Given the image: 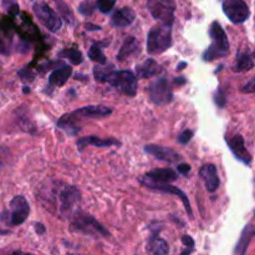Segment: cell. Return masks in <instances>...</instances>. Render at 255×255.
I'll list each match as a JSON object with an SVG mask.
<instances>
[{"mask_svg": "<svg viewBox=\"0 0 255 255\" xmlns=\"http://www.w3.org/2000/svg\"><path fill=\"white\" fill-rule=\"evenodd\" d=\"M37 198L41 199L45 204H49L50 211L59 214L62 218L74 216L77 204L81 201V196L76 187L61 182L45 186Z\"/></svg>", "mask_w": 255, "mask_h": 255, "instance_id": "obj_1", "label": "cell"}, {"mask_svg": "<svg viewBox=\"0 0 255 255\" xmlns=\"http://www.w3.org/2000/svg\"><path fill=\"white\" fill-rule=\"evenodd\" d=\"M95 80L99 82H107L119 90L120 92L125 94L126 96L133 97L137 94V79L134 74L128 70H121L115 71L112 66H95L94 67Z\"/></svg>", "mask_w": 255, "mask_h": 255, "instance_id": "obj_2", "label": "cell"}, {"mask_svg": "<svg viewBox=\"0 0 255 255\" xmlns=\"http://www.w3.org/2000/svg\"><path fill=\"white\" fill-rule=\"evenodd\" d=\"M112 114V109L102 105H91V106H85L82 109L75 110L70 114L64 115L61 119L57 121V126L64 129L70 136H75L80 132V127L76 122L82 119H102L107 117Z\"/></svg>", "mask_w": 255, "mask_h": 255, "instance_id": "obj_3", "label": "cell"}, {"mask_svg": "<svg viewBox=\"0 0 255 255\" xmlns=\"http://www.w3.org/2000/svg\"><path fill=\"white\" fill-rule=\"evenodd\" d=\"M209 36H211V46L204 51V61H214L217 59L227 56L229 54V40L226 31L218 21L212 22L209 27Z\"/></svg>", "mask_w": 255, "mask_h": 255, "instance_id": "obj_4", "label": "cell"}, {"mask_svg": "<svg viewBox=\"0 0 255 255\" xmlns=\"http://www.w3.org/2000/svg\"><path fill=\"white\" fill-rule=\"evenodd\" d=\"M172 25L161 22L152 27L147 35V51L151 55L162 54L172 46Z\"/></svg>", "mask_w": 255, "mask_h": 255, "instance_id": "obj_5", "label": "cell"}, {"mask_svg": "<svg viewBox=\"0 0 255 255\" xmlns=\"http://www.w3.org/2000/svg\"><path fill=\"white\" fill-rule=\"evenodd\" d=\"M71 229L86 236L110 237L109 231L105 229L101 223L84 212H75L74 216L71 217Z\"/></svg>", "mask_w": 255, "mask_h": 255, "instance_id": "obj_6", "label": "cell"}, {"mask_svg": "<svg viewBox=\"0 0 255 255\" xmlns=\"http://www.w3.org/2000/svg\"><path fill=\"white\" fill-rule=\"evenodd\" d=\"M32 10H34L35 16L39 19V21L46 27L49 31L56 32L61 29V17L46 4V2H35L34 6H32Z\"/></svg>", "mask_w": 255, "mask_h": 255, "instance_id": "obj_7", "label": "cell"}, {"mask_svg": "<svg viewBox=\"0 0 255 255\" xmlns=\"http://www.w3.org/2000/svg\"><path fill=\"white\" fill-rule=\"evenodd\" d=\"M149 100L157 106H164L173 99L171 85L166 77H157L148 87Z\"/></svg>", "mask_w": 255, "mask_h": 255, "instance_id": "obj_8", "label": "cell"}, {"mask_svg": "<svg viewBox=\"0 0 255 255\" xmlns=\"http://www.w3.org/2000/svg\"><path fill=\"white\" fill-rule=\"evenodd\" d=\"M152 16L158 21L167 25H173L176 4L172 0H153L149 4Z\"/></svg>", "mask_w": 255, "mask_h": 255, "instance_id": "obj_9", "label": "cell"}, {"mask_svg": "<svg viewBox=\"0 0 255 255\" xmlns=\"http://www.w3.org/2000/svg\"><path fill=\"white\" fill-rule=\"evenodd\" d=\"M223 11L233 24H243L251 16V10L244 0H226Z\"/></svg>", "mask_w": 255, "mask_h": 255, "instance_id": "obj_10", "label": "cell"}, {"mask_svg": "<svg viewBox=\"0 0 255 255\" xmlns=\"http://www.w3.org/2000/svg\"><path fill=\"white\" fill-rule=\"evenodd\" d=\"M30 213L29 202L24 196H15L10 201V214L6 219L10 226H20L27 219Z\"/></svg>", "mask_w": 255, "mask_h": 255, "instance_id": "obj_11", "label": "cell"}, {"mask_svg": "<svg viewBox=\"0 0 255 255\" xmlns=\"http://www.w3.org/2000/svg\"><path fill=\"white\" fill-rule=\"evenodd\" d=\"M139 182H141L144 187H147V188L149 189H153V191H158V192H163V193H169V194H174V196H178L179 198L182 199V202H183L184 209H186L189 218H193V212H192L191 203H189L188 197L186 196V193H184L183 191H181V189L177 188V187L171 186V183H157V182H152L149 181V179L144 178V177L139 179Z\"/></svg>", "mask_w": 255, "mask_h": 255, "instance_id": "obj_12", "label": "cell"}, {"mask_svg": "<svg viewBox=\"0 0 255 255\" xmlns=\"http://www.w3.org/2000/svg\"><path fill=\"white\" fill-rule=\"evenodd\" d=\"M144 151L153 156L154 158L159 159V161L167 162V163H177L181 161V154L177 153L174 149L168 148V147L158 146V144H147L144 147Z\"/></svg>", "mask_w": 255, "mask_h": 255, "instance_id": "obj_13", "label": "cell"}, {"mask_svg": "<svg viewBox=\"0 0 255 255\" xmlns=\"http://www.w3.org/2000/svg\"><path fill=\"white\" fill-rule=\"evenodd\" d=\"M227 143L228 147L231 148V151L233 152L234 156L239 159L241 162L246 164L252 163V156L248 152V149L246 148V144H244V138L241 134H236L232 138H227Z\"/></svg>", "mask_w": 255, "mask_h": 255, "instance_id": "obj_14", "label": "cell"}, {"mask_svg": "<svg viewBox=\"0 0 255 255\" xmlns=\"http://www.w3.org/2000/svg\"><path fill=\"white\" fill-rule=\"evenodd\" d=\"M199 176L204 181V184H206V188L208 192L213 193V192H216L219 188L221 179L218 177L217 167L213 163L204 164L201 168V171H199Z\"/></svg>", "mask_w": 255, "mask_h": 255, "instance_id": "obj_15", "label": "cell"}, {"mask_svg": "<svg viewBox=\"0 0 255 255\" xmlns=\"http://www.w3.org/2000/svg\"><path fill=\"white\" fill-rule=\"evenodd\" d=\"M136 19V12L128 6L116 10L111 16V25L115 27H126L131 25Z\"/></svg>", "mask_w": 255, "mask_h": 255, "instance_id": "obj_16", "label": "cell"}, {"mask_svg": "<svg viewBox=\"0 0 255 255\" xmlns=\"http://www.w3.org/2000/svg\"><path fill=\"white\" fill-rule=\"evenodd\" d=\"M95 147H111V146H120L121 142L116 138H99L97 136H89V137H82V138L77 139V149L80 152L85 148L86 146Z\"/></svg>", "mask_w": 255, "mask_h": 255, "instance_id": "obj_17", "label": "cell"}, {"mask_svg": "<svg viewBox=\"0 0 255 255\" xmlns=\"http://www.w3.org/2000/svg\"><path fill=\"white\" fill-rule=\"evenodd\" d=\"M144 178L152 182H157V183H171V182L177 181L178 177H177L176 172L172 171L171 168H159L146 173Z\"/></svg>", "mask_w": 255, "mask_h": 255, "instance_id": "obj_18", "label": "cell"}, {"mask_svg": "<svg viewBox=\"0 0 255 255\" xmlns=\"http://www.w3.org/2000/svg\"><path fill=\"white\" fill-rule=\"evenodd\" d=\"M72 74V67L70 65H61L60 69L54 70L49 76V85L52 87H61L66 84Z\"/></svg>", "mask_w": 255, "mask_h": 255, "instance_id": "obj_19", "label": "cell"}, {"mask_svg": "<svg viewBox=\"0 0 255 255\" xmlns=\"http://www.w3.org/2000/svg\"><path fill=\"white\" fill-rule=\"evenodd\" d=\"M136 72L139 79H148L152 76H158L162 72V67L154 59H147L136 67Z\"/></svg>", "mask_w": 255, "mask_h": 255, "instance_id": "obj_20", "label": "cell"}, {"mask_svg": "<svg viewBox=\"0 0 255 255\" xmlns=\"http://www.w3.org/2000/svg\"><path fill=\"white\" fill-rule=\"evenodd\" d=\"M137 52H139L138 40L133 36H128L125 39L124 44H122L121 49H120L119 54H117V60H119V61H125V60L133 56Z\"/></svg>", "mask_w": 255, "mask_h": 255, "instance_id": "obj_21", "label": "cell"}, {"mask_svg": "<svg viewBox=\"0 0 255 255\" xmlns=\"http://www.w3.org/2000/svg\"><path fill=\"white\" fill-rule=\"evenodd\" d=\"M255 236V224H247L246 228L243 229L242 232V236L239 242L237 243L236 249H234V253L239 254V255H243L246 254L247 249H248L249 244H251L252 239L254 238Z\"/></svg>", "mask_w": 255, "mask_h": 255, "instance_id": "obj_22", "label": "cell"}, {"mask_svg": "<svg viewBox=\"0 0 255 255\" xmlns=\"http://www.w3.org/2000/svg\"><path fill=\"white\" fill-rule=\"evenodd\" d=\"M147 251L148 253L154 254V255H166L169 253L168 244L164 239L159 238L157 234H153L151 237L148 242V246H147Z\"/></svg>", "mask_w": 255, "mask_h": 255, "instance_id": "obj_23", "label": "cell"}, {"mask_svg": "<svg viewBox=\"0 0 255 255\" xmlns=\"http://www.w3.org/2000/svg\"><path fill=\"white\" fill-rule=\"evenodd\" d=\"M60 57H64L67 59L72 65H79L84 61V57L80 50L74 49V47H70V49H64L59 52Z\"/></svg>", "mask_w": 255, "mask_h": 255, "instance_id": "obj_24", "label": "cell"}, {"mask_svg": "<svg viewBox=\"0 0 255 255\" xmlns=\"http://www.w3.org/2000/svg\"><path fill=\"white\" fill-rule=\"evenodd\" d=\"M254 61L252 59V56L249 54H242L238 56V60H237L236 67H234V71L236 72H244L249 71V70L253 69Z\"/></svg>", "mask_w": 255, "mask_h": 255, "instance_id": "obj_25", "label": "cell"}, {"mask_svg": "<svg viewBox=\"0 0 255 255\" xmlns=\"http://www.w3.org/2000/svg\"><path fill=\"white\" fill-rule=\"evenodd\" d=\"M89 57L92 60V61L97 62L99 65H106L107 60L105 54L102 52L101 47L99 46L97 44H94L89 50Z\"/></svg>", "mask_w": 255, "mask_h": 255, "instance_id": "obj_26", "label": "cell"}, {"mask_svg": "<svg viewBox=\"0 0 255 255\" xmlns=\"http://www.w3.org/2000/svg\"><path fill=\"white\" fill-rule=\"evenodd\" d=\"M55 2L57 4V7H59L60 11H61L62 16L66 19V21L72 24V22H74V16H72V12L70 11V9H67L66 4H65L64 1H61V0H55Z\"/></svg>", "mask_w": 255, "mask_h": 255, "instance_id": "obj_27", "label": "cell"}, {"mask_svg": "<svg viewBox=\"0 0 255 255\" xmlns=\"http://www.w3.org/2000/svg\"><path fill=\"white\" fill-rule=\"evenodd\" d=\"M96 2L100 11L104 12V14H109L112 10V7L115 6L116 0H96Z\"/></svg>", "mask_w": 255, "mask_h": 255, "instance_id": "obj_28", "label": "cell"}, {"mask_svg": "<svg viewBox=\"0 0 255 255\" xmlns=\"http://www.w3.org/2000/svg\"><path fill=\"white\" fill-rule=\"evenodd\" d=\"M4 6L10 16H15V15L19 14V6L14 0H4Z\"/></svg>", "mask_w": 255, "mask_h": 255, "instance_id": "obj_29", "label": "cell"}, {"mask_svg": "<svg viewBox=\"0 0 255 255\" xmlns=\"http://www.w3.org/2000/svg\"><path fill=\"white\" fill-rule=\"evenodd\" d=\"M17 75L20 76V79L22 80V81H32V80L35 79V74L32 72V70L30 69L29 66L24 67V69L20 70L19 72H17Z\"/></svg>", "mask_w": 255, "mask_h": 255, "instance_id": "obj_30", "label": "cell"}, {"mask_svg": "<svg viewBox=\"0 0 255 255\" xmlns=\"http://www.w3.org/2000/svg\"><path fill=\"white\" fill-rule=\"evenodd\" d=\"M214 102H216L217 106H219L221 109H223V107L226 106L227 97H226V94H224L223 90L222 89H218L217 90L216 94H214Z\"/></svg>", "mask_w": 255, "mask_h": 255, "instance_id": "obj_31", "label": "cell"}, {"mask_svg": "<svg viewBox=\"0 0 255 255\" xmlns=\"http://www.w3.org/2000/svg\"><path fill=\"white\" fill-rule=\"evenodd\" d=\"M194 136V132L192 129H184L181 134L178 136V143L179 144H187Z\"/></svg>", "mask_w": 255, "mask_h": 255, "instance_id": "obj_32", "label": "cell"}, {"mask_svg": "<svg viewBox=\"0 0 255 255\" xmlns=\"http://www.w3.org/2000/svg\"><path fill=\"white\" fill-rule=\"evenodd\" d=\"M79 11L81 12L82 15H91L92 11H94V6H92L91 2L89 1H84L81 5L79 6Z\"/></svg>", "mask_w": 255, "mask_h": 255, "instance_id": "obj_33", "label": "cell"}, {"mask_svg": "<svg viewBox=\"0 0 255 255\" xmlns=\"http://www.w3.org/2000/svg\"><path fill=\"white\" fill-rule=\"evenodd\" d=\"M242 92H244V94H254L255 92V79L251 80L249 82H247V84L242 87Z\"/></svg>", "mask_w": 255, "mask_h": 255, "instance_id": "obj_34", "label": "cell"}, {"mask_svg": "<svg viewBox=\"0 0 255 255\" xmlns=\"http://www.w3.org/2000/svg\"><path fill=\"white\" fill-rule=\"evenodd\" d=\"M177 171H178V173L183 174V176H187V174L191 172V166L187 163H182V164H178L177 166Z\"/></svg>", "mask_w": 255, "mask_h": 255, "instance_id": "obj_35", "label": "cell"}, {"mask_svg": "<svg viewBox=\"0 0 255 255\" xmlns=\"http://www.w3.org/2000/svg\"><path fill=\"white\" fill-rule=\"evenodd\" d=\"M182 243H183L187 248H191V249L194 248V241L192 239V237L183 236L182 237Z\"/></svg>", "mask_w": 255, "mask_h": 255, "instance_id": "obj_36", "label": "cell"}, {"mask_svg": "<svg viewBox=\"0 0 255 255\" xmlns=\"http://www.w3.org/2000/svg\"><path fill=\"white\" fill-rule=\"evenodd\" d=\"M35 231H36V233L39 236H42L46 232V229H45V227L41 223H35Z\"/></svg>", "mask_w": 255, "mask_h": 255, "instance_id": "obj_37", "label": "cell"}, {"mask_svg": "<svg viewBox=\"0 0 255 255\" xmlns=\"http://www.w3.org/2000/svg\"><path fill=\"white\" fill-rule=\"evenodd\" d=\"M86 30H101V26L99 25H94V24H86Z\"/></svg>", "mask_w": 255, "mask_h": 255, "instance_id": "obj_38", "label": "cell"}, {"mask_svg": "<svg viewBox=\"0 0 255 255\" xmlns=\"http://www.w3.org/2000/svg\"><path fill=\"white\" fill-rule=\"evenodd\" d=\"M184 82H186V79H183V77H182V79H176V80H174V84L181 85V84H184Z\"/></svg>", "mask_w": 255, "mask_h": 255, "instance_id": "obj_39", "label": "cell"}, {"mask_svg": "<svg viewBox=\"0 0 255 255\" xmlns=\"http://www.w3.org/2000/svg\"><path fill=\"white\" fill-rule=\"evenodd\" d=\"M7 234H10L9 231H5V229L0 228V236H7Z\"/></svg>", "mask_w": 255, "mask_h": 255, "instance_id": "obj_40", "label": "cell"}, {"mask_svg": "<svg viewBox=\"0 0 255 255\" xmlns=\"http://www.w3.org/2000/svg\"><path fill=\"white\" fill-rule=\"evenodd\" d=\"M186 66H187L186 62H181V64L178 65V67H177V70H183Z\"/></svg>", "mask_w": 255, "mask_h": 255, "instance_id": "obj_41", "label": "cell"}, {"mask_svg": "<svg viewBox=\"0 0 255 255\" xmlns=\"http://www.w3.org/2000/svg\"><path fill=\"white\" fill-rule=\"evenodd\" d=\"M24 92H25V94H27V92H30V89H27V87H25Z\"/></svg>", "mask_w": 255, "mask_h": 255, "instance_id": "obj_42", "label": "cell"}, {"mask_svg": "<svg viewBox=\"0 0 255 255\" xmlns=\"http://www.w3.org/2000/svg\"><path fill=\"white\" fill-rule=\"evenodd\" d=\"M254 57H255V51H254Z\"/></svg>", "mask_w": 255, "mask_h": 255, "instance_id": "obj_43", "label": "cell"}]
</instances>
